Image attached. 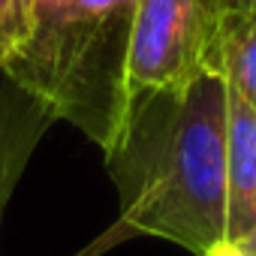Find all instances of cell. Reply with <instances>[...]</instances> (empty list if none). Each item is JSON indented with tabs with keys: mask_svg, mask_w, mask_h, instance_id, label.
<instances>
[{
	"mask_svg": "<svg viewBox=\"0 0 256 256\" xmlns=\"http://www.w3.org/2000/svg\"><path fill=\"white\" fill-rule=\"evenodd\" d=\"M226 139L229 88L214 66L178 94L142 100L106 151L124 223L196 256L226 241Z\"/></svg>",
	"mask_w": 256,
	"mask_h": 256,
	"instance_id": "6da1fadb",
	"label": "cell"
},
{
	"mask_svg": "<svg viewBox=\"0 0 256 256\" xmlns=\"http://www.w3.org/2000/svg\"><path fill=\"white\" fill-rule=\"evenodd\" d=\"M133 6L136 0H34L30 30L0 70L102 154L124 120Z\"/></svg>",
	"mask_w": 256,
	"mask_h": 256,
	"instance_id": "7a4b0ae2",
	"label": "cell"
},
{
	"mask_svg": "<svg viewBox=\"0 0 256 256\" xmlns=\"http://www.w3.org/2000/svg\"><path fill=\"white\" fill-rule=\"evenodd\" d=\"M214 22L217 10L211 0H136L126 54L124 120L142 100L178 94L202 70L214 66Z\"/></svg>",
	"mask_w": 256,
	"mask_h": 256,
	"instance_id": "3957f363",
	"label": "cell"
},
{
	"mask_svg": "<svg viewBox=\"0 0 256 256\" xmlns=\"http://www.w3.org/2000/svg\"><path fill=\"white\" fill-rule=\"evenodd\" d=\"M256 226V108L229 90L226 139V241Z\"/></svg>",
	"mask_w": 256,
	"mask_h": 256,
	"instance_id": "277c9868",
	"label": "cell"
},
{
	"mask_svg": "<svg viewBox=\"0 0 256 256\" xmlns=\"http://www.w3.org/2000/svg\"><path fill=\"white\" fill-rule=\"evenodd\" d=\"M214 70L226 78L232 94L256 108V6L217 12Z\"/></svg>",
	"mask_w": 256,
	"mask_h": 256,
	"instance_id": "5b68a950",
	"label": "cell"
},
{
	"mask_svg": "<svg viewBox=\"0 0 256 256\" xmlns=\"http://www.w3.org/2000/svg\"><path fill=\"white\" fill-rule=\"evenodd\" d=\"M34 22V0H0V70L18 52Z\"/></svg>",
	"mask_w": 256,
	"mask_h": 256,
	"instance_id": "8992f818",
	"label": "cell"
},
{
	"mask_svg": "<svg viewBox=\"0 0 256 256\" xmlns=\"http://www.w3.org/2000/svg\"><path fill=\"white\" fill-rule=\"evenodd\" d=\"M205 256H247V253H244L235 241H220V244H214Z\"/></svg>",
	"mask_w": 256,
	"mask_h": 256,
	"instance_id": "52a82bcc",
	"label": "cell"
},
{
	"mask_svg": "<svg viewBox=\"0 0 256 256\" xmlns=\"http://www.w3.org/2000/svg\"><path fill=\"white\" fill-rule=\"evenodd\" d=\"M211 6L217 12H226V10H253L256 0H211Z\"/></svg>",
	"mask_w": 256,
	"mask_h": 256,
	"instance_id": "ba28073f",
	"label": "cell"
},
{
	"mask_svg": "<svg viewBox=\"0 0 256 256\" xmlns=\"http://www.w3.org/2000/svg\"><path fill=\"white\" fill-rule=\"evenodd\" d=\"M235 244H238V247H241L247 256H256V226H253V229H250V232H247L241 241H235Z\"/></svg>",
	"mask_w": 256,
	"mask_h": 256,
	"instance_id": "9c48e42d",
	"label": "cell"
}]
</instances>
